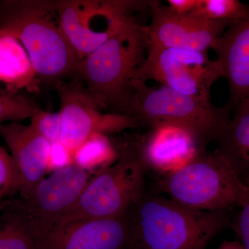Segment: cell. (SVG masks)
Returning a JSON list of instances; mask_svg holds the SVG:
<instances>
[{
    "mask_svg": "<svg viewBox=\"0 0 249 249\" xmlns=\"http://www.w3.org/2000/svg\"><path fill=\"white\" fill-rule=\"evenodd\" d=\"M127 217L128 249H206L231 225L228 211H199L145 191Z\"/></svg>",
    "mask_w": 249,
    "mask_h": 249,
    "instance_id": "cell-1",
    "label": "cell"
},
{
    "mask_svg": "<svg viewBox=\"0 0 249 249\" xmlns=\"http://www.w3.org/2000/svg\"><path fill=\"white\" fill-rule=\"evenodd\" d=\"M0 30L24 46L39 80L78 76L81 61L60 26L55 0H1Z\"/></svg>",
    "mask_w": 249,
    "mask_h": 249,
    "instance_id": "cell-2",
    "label": "cell"
},
{
    "mask_svg": "<svg viewBox=\"0 0 249 249\" xmlns=\"http://www.w3.org/2000/svg\"><path fill=\"white\" fill-rule=\"evenodd\" d=\"M147 51L146 26L130 16L110 38L81 62L78 77L101 110L124 115L132 83Z\"/></svg>",
    "mask_w": 249,
    "mask_h": 249,
    "instance_id": "cell-3",
    "label": "cell"
},
{
    "mask_svg": "<svg viewBox=\"0 0 249 249\" xmlns=\"http://www.w3.org/2000/svg\"><path fill=\"white\" fill-rule=\"evenodd\" d=\"M112 142L117 152L116 161L90 178L55 229L87 219L122 217L142 197L148 171L142 155V137L127 135Z\"/></svg>",
    "mask_w": 249,
    "mask_h": 249,
    "instance_id": "cell-4",
    "label": "cell"
},
{
    "mask_svg": "<svg viewBox=\"0 0 249 249\" xmlns=\"http://www.w3.org/2000/svg\"><path fill=\"white\" fill-rule=\"evenodd\" d=\"M227 105L217 107L210 98L188 96L160 85L150 87L134 80L124 115L148 129L160 124L180 126L196 137L202 148L217 142L230 122Z\"/></svg>",
    "mask_w": 249,
    "mask_h": 249,
    "instance_id": "cell-5",
    "label": "cell"
},
{
    "mask_svg": "<svg viewBox=\"0 0 249 249\" xmlns=\"http://www.w3.org/2000/svg\"><path fill=\"white\" fill-rule=\"evenodd\" d=\"M247 184L219 150H199L182 168L157 180L159 193L178 204L204 211L239 207Z\"/></svg>",
    "mask_w": 249,
    "mask_h": 249,
    "instance_id": "cell-6",
    "label": "cell"
},
{
    "mask_svg": "<svg viewBox=\"0 0 249 249\" xmlns=\"http://www.w3.org/2000/svg\"><path fill=\"white\" fill-rule=\"evenodd\" d=\"M91 178L88 170L74 163L55 170L26 196L3 201L0 217L22 226L35 243L58 227Z\"/></svg>",
    "mask_w": 249,
    "mask_h": 249,
    "instance_id": "cell-7",
    "label": "cell"
},
{
    "mask_svg": "<svg viewBox=\"0 0 249 249\" xmlns=\"http://www.w3.org/2000/svg\"><path fill=\"white\" fill-rule=\"evenodd\" d=\"M60 26L80 61L115 34L147 1L55 0Z\"/></svg>",
    "mask_w": 249,
    "mask_h": 249,
    "instance_id": "cell-8",
    "label": "cell"
},
{
    "mask_svg": "<svg viewBox=\"0 0 249 249\" xmlns=\"http://www.w3.org/2000/svg\"><path fill=\"white\" fill-rule=\"evenodd\" d=\"M217 60H210L208 52L160 47L148 44L143 63L135 79L158 82L180 93L211 98V89L223 77Z\"/></svg>",
    "mask_w": 249,
    "mask_h": 249,
    "instance_id": "cell-9",
    "label": "cell"
},
{
    "mask_svg": "<svg viewBox=\"0 0 249 249\" xmlns=\"http://www.w3.org/2000/svg\"><path fill=\"white\" fill-rule=\"evenodd\" d=\"M55 86L60 98V142L73 155L93 134L108 135L141 127L130 116L103 112L76 78Z\"/></svg>",
    "mask_w": 249,
    "mask_h": 249,
    "instance_id": "cell-10",
    "label": "cell"
},
{
    "mask_svg": "<svg viewBox=\"0 0 249 249\" xmlns=\"http://www.w3.org/2000/svg\"><path fill=\"white\" fill-rule=\"evenodd\" d=\"M151 21L146 26L148 44L209 52L214 50L224 31L231 23L212 20L189 14L173 12L160 1H147Z\"/></svg>",
    "mask_w": 249,
    "mask_h": 249,
    "instance_id": "cell-11",
    "label": "cell"
},
{
    "mask_svg": "<svg viewBox=\"0 0 249 249\" xmlns=\"http://www.w3.org/2000/svg\"><path fill=\"white\" fill-rule=\"evenodd\" d=\"M127 213L87 219L54 229L35 242L36 249H128Z\"/></svg>",
    "mask_w": 249,
    "mask_h": 249,
    "instance_id": "cell-12",
    "label": "cell"
},
{
    "mask_svg": "<svg viewBox=\"0 0 249 249\" xmlns=\"http://www.w3.org/2000/svg\"><path fill=\"white\" fill-rule=\"evenodd\" d=\"M0 137L11 152L19 177V196L27 195L49 170L52 144L29 124H0Z\"/></svg>",
    "mask_w": 249,
    "mask_h": 249,
    "instance_id": "cell-13",
    "label": "cell"
},
{
    "mask_svg": "<svg viewBox=\"0 0 249 249\" xmlns=\"http://www.w3.org/2000/svg\"><path fill=\"white\" fill-rule=\"evenodd\" d=\"M196 137L180 126L160 124L142 135V152L148 170L161 175L182 168L202 150Z\"/></svg>",
    "mask_w": 249,
    "mask_h": 249,
    "instance_id": "cell-14",
    "label": "cell"
},
{
    "mask_svg": "<svg viewBox=\"0 0 249 249\" xmlns=\"http://www.w3.org/2000/svg\"><path fill=\"white\" fill-rule=\"evenodd\" d=\"M214 52L229 85L226 105L232 111L249 98V9L224 31Z\"/></svg>",
    "mask_w": 249,
    "mask_h": 249,
    "instance_id": "cell-15",
    "label": "cell"
},
{
    "mask_svg": "<svg viewBox=\"0 0 249 249\" xmlns=\"http://www.w3.org/2000/svg\"><path fill=\"white\" fill-rule=\"evenodd\" d=\"M38 80L24 46L14 36L0 30V83L15 92L24 89L34 92Z\"/></svg>",
    "mask_w": 249,
    "mask_h": 249,
    "instance_id": "cell-16",
    "label": "cell"
},
{
    "mask_svg": "<svg viewBox=\"0 0 249 249\" xmlns=\"http://www.w3.org/2000/svg\"><path fill=\"white\" fill-rule=\"evenodd\" d=\"M217 141V150L233 167L242 181L249 178V103L240 104Z\"/></svg>",
    "mask_w": 249,
    "mask_h": 249,
    "instance_id": "cell-17",
    "label": "cell"
},
{
    "mask_svg": "<svg viewBox=\"0 0 249 249\" xmlns=\"http://www.w3.org/2000/svg\"><path fill=\"white\" fill-rule=\"evenodd\" d=\"M73 163L88 170L109 166L116 161L117 152L112 140L106 134H93L74 152Z\"/></svg>",
    "mask_w": 249,
    "mask_h": 249,
    "instance_id": "cell-18",
    "label": "cell"
},
{
    "mask_svg": "<svg viewBox=\"0 0 249 249\" xmlns=\"http://www.w3.org/2000/svg\"><path fill=\"white\" fill-rule=\"evenodd\" d=\"M40 108L31 98L0 87V124L31 119Z\"/></svg>",
    "mask_w": 249,
    "mask_h": 249,
    "instance_id": "cell-19",
    "label": "cell"
},
{
    "mask_svg": "<svg viewBox=\"0 0 249 249\" xmlns=\"http://www.w3.org/2000/svg\"><path fill=\"white\" fill-rule=\"evenodd\" d=\"M249 5L238 0H200L192 14L212 19L233 23L245 17Z\"/></svg>",
    "mask_w": 249,
    "mask_h": 249,
    "instance_id": "cell-20",
    "label": "cell"
},
{
    "mask_svg": "<svg viewBox=\"0 0 249 249\" xmlns=\"http://www.w3.org/2000/svg\"><path fill=\"white\" fill-rule=\"evenodd\" d=\"M0 249H36L27 231L17 222L0 217Z\"/></svg>",
    "mask_w": 249,
    "mask_h": 249,
    "instance_id": "cell-21",
    "label": "cell"
},
{
    "mask_svg": "<svg viewBox=\"0 0 249 249\" xmlns=\"http://www.w3.org/2000/svg\"><path fill=\"white\" fill-rule=\"evenodd\" d=\"M19 177L11 155L0 146V204L19 192Z\"/></svg>",
    "mask_w": 249,
    "mask_h": 249,
    "instance_id": "cell-22",
    "label": "cell"
},
{
    "mask_svg": "<svg viewBox=\"0 0 249 249\" xmlns=\"http://www.w3.org/2000/svg\"><path fill=\"white\" fill-rule=\"evenodd\" d=\"M30 124L51 144L60 142L61 124L59 112H49L40 109L31 118Z\"/></svg>",
    "mask_w": 249,
    "mask_h": 249,
    "instance_id": "cell-23",
    "label": "cell"
},
{
    "mask_svg": "<svg viewBox=\"0 0 249 249\" xmlns=\"http://www.w3.org/2000/svg\"><path fill=\"white\" fill-rule=\"evenodd\" d=\"M245 183L247 191L238 207L240 211L232 223V227L244 249H249V178Z\"/></svg>",
    "mask_w": 249,
    "mask_h": 249,
    "instance_id": "cell-24",
    "label": "cell"
},
{
    "mask_svg": "<svg viewBox=\"0 0 249 249\" xmlns=\"http://www.w3.org/2000/svg\"><path fill=\"white\" fill-rule=\"evenodd\" d=\"M73 163V154L60 142L52 144L49 169H61Z\"/></svg>",
    "mask_w": 249,
    "mask_h": 249,
    "instance_id": "cell-25",
    "label": "cell"
},
{
    "mask_svg": "<svg viewBox=\"0 0 249 249\" xmlns=\"http://www.w3.org/2000/svg\"><path fill=\"white\" fill-rule=\"evenodd\" d=\"M168 7L177 14H191L200 3V0H168Z\"/></svg>",
    "mask_w": 249,
    "mask_h": 249,
    "instance_id": "cell-26",
    "label": "cell"
},
{
    "mask_svg": "<svg viewBox=\"0 0 249 249\" xmlns=\"http://www.w3.org/2000/svg\"><path fill=\"white\" fill-rule=\"evenodd\" d=\"M215 249H245L239 241H224L217 248Z\"/></svg>",
    "mask_w": 249,
    "mask_h": 249,
    "instance_id": "cell-27",
    "label": "cell"
},
{
    "mask_svg": "<svg viewBox=\"0 0 249 249\" xmlns=\"http://www.w3.org/2000/svg\"><path fill=\"white\" fill-rule=\"evenodd\" d=\"M245 102L249 103V98L248 100H247V101H245ZM245 102H244V103H245Z\"/></svg>",
    "mask_w": 249,
    "mask_h": 249,
    "instance_id": "cell-28",
    "label": "cell"
}]
</instances>
